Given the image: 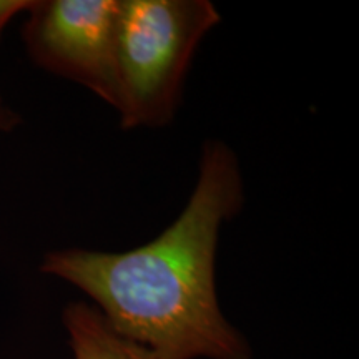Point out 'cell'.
<instances>
[{"mask_svg":"<svg viewBox=\"0 0 359 359\" xmlns=\"http://www.w3.org/2000/svg\"><path fill=\"white\" fill-rule=\"evenodd\" d=\"M19 123L20 115L12 107H8L7 102L0 97V132H11V130L19 127Z\"/></svg>","mask_w":359,"mask_h":359,"instance_id":"6","label":"cell"},{"mask_svg":"<svg viewBox=\"0 0 359 359\" xmlns=\"http://www.w3.org/2000/svg\"><path fill=\"white\" fill-rule=\"evenodd\" d=\"M243 205L236 154L206 140L190 200L155 240L123 253L55 250L40 269L77 286L116 333L156 359H251L248 341L223 316L215 281L219 231Z\"/></svg>","mask_w":359,"mask_h":359,"instance_id":"1","label":"cell"},{"mask_svg":"<svg viewBox=\"0 0 359 359\" xmlns=\"http://www.w3.org/2000/svg\"><path fill=\"white\" fill-rule=\"evenodd\" d=\"M62 321L74 359H156L148 349L116 333L93 304L70 303Z\"/></svg>","mask_w":359,"mask_h":359,"instance_id":"4","label":"cell"},{"mask_svg":"<svg viewBox=\"0 0 359 359\" xmlns=\"http://www.w3.org/2000/svg\"><path fill=\"white\" fill-rule=\"evenodd\" d=\"M35 0H0V39L4 30L20 13H27L32 8Z\"/></svg>","mask_w":359,"mask_h":359,"instance_id":"5","label":"cell"},{"mask_svg":"<svg viewBox=\"0 0 359 359\" xmlns=\"http://www.w3.org/2000/svg\"><path fill=\"white\" fill-rule=\"evenodd\" d=\"M118 0H35L22 29L34 64L120 107Z\"/></svg>","mask_w":359,"mask_h":359,"instance_id":"3","label":"cell"},{"mask_svg":"<svg viewBox=\"0 0 359 359\" xmlns=\"http://www.w3.org/2000/svg\"><path fill=\"white\" fill-rule=\"evenodd\" d=\"M219 22L210 0H118L116 111L123 130L173 122L196 48Z\"/></svg>","mask_w":359,"mask_h":359,"instance_id":"2","label":"cell"}]
</instances>
